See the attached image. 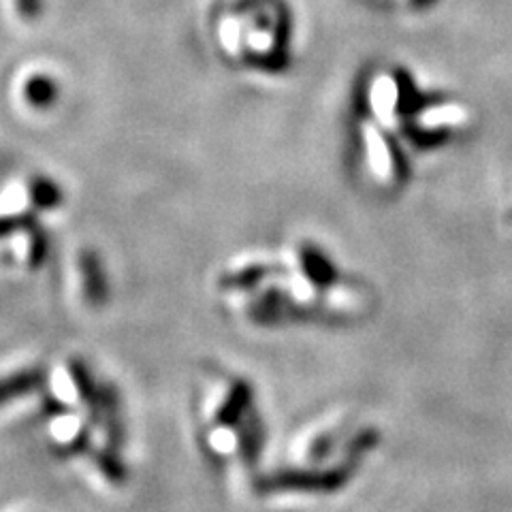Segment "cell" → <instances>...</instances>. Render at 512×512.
<instances>
[{"instance_id":"cell-10","label":"cell","mask_w":512,"mask_h":512,"mask_svg":"<svg viewBox=\"0 0 512 512\" xmlns=\"http://www.w3.org/2000/svg\"><path fill=\"white\" fill-rule=\"evenodd\" d=\"M18 3L26 18H32V15L39 13V0H18Z\"/></svg>"},{"instance_id":"cell-5","label":"cell","mask_w":512,"mask_h":512,"mask_svg":"<svg viewBox=\"0 0 512 512\" xmlns=\"http://www.w3.org/2000/svg\"><path fill=\"white\" fill-rule=\"evenodd\" d=\"M77 269H79V280H82V293L86 301L90 306H101L109 295L105 267L101 259L90 250H82L77 259Z\"/></svg>"},{"instance_id":"cell-4","label":"cell","mask_w":512,"mask_h":512,"mask_svg":"<svg viewBox=\"0 0 512 512\" xmlns=\"http://www.w3.org/2000/svg\"><path fill=\"white\" fill-rule=\"evenodd\" d=\"M252 412V387L246 380H233L214 402L210 427H235Z\"/></svg>"},{"instance_id":"cell-9","label":"cell","mask_w":512,"mask_h":512,"mask_svg":"<svg viewBox=\"0 0 512 512\" xmlns=\"http://www.w3.org/2000/svg\"><path fill=\"white\" fill-rule=\"evenodd\" d=\"M28 99L32 105H47L54 99V84L47 82V79H35L28 86Z\"/></svg>"},{"instance_id":"cell-6","label":"cell","mask_w":512,"mask_h":512,"mask_svg":"<svg viewBox=\"0 0 512 512\" xmlns=\"http://www.w3.org/2000/svg\"><path fill=\"white\" fill-rule=\"evenodd\" d=\"M395 79H397V114L399 116L412 118L416 114H421L423 109L440 105L442 96L434 92H421L406 71H397Z\"/></svg>"},{"instance_id":"cell-1","label":"cell","mask_w":512,"mask_h":512,"mask_svg":"<svg viewBox=\"0 0 512 512\" xmlns=\"http://www.w3.org/2000/svg\"><path fill=\"white\" fill-rule=\"evenodd\" d=\"M50 391L54 406L86 412L94 404L99 387H94L88 367L82 361L67 359L50 374Z\"/></svg>"},{"instance_id":"cell-8","label":"cell","mask_w":512,"mask_h":512,"mask_svg":"<svg viewBox=\"0 0 512 512\" xmlns=\"http://www.w3.org/2000/svg\"><path fill=\"white\" fill-rule=\"evenodd\" d=\"M26 190H28V201L32 203L35 210H54V207H58V203L62 201L58 186L47 180L30 182Z\"/></svg>"},{"instance_id":"cell-2","label":"cell","mask_w":512,"mask_h":512,"mask_svg":"<svg viewBox=\"0 0 512 512\" xmlns=\"http://www.w3.org/2000/svg\"><path fill=\"white\" fill-rule=\"evenodd\" d=\"M293 274L312 284L318 293H333L340 284V271L329 256L312 244H301L293 252Z\"/></svg>"},{"instance_id":"cell-7","label":"cell","mask_w":512,"mask_h":512,"mask_svg":"<svg viewBox=\"0 0 512 512\" xmlns=\"http://www.w3.org/2000/svg\"><path fill=\"white\" fill-rule=\"evenodd\" d=\"M43 370L39 367H26V370L13 372L5 378H0V406H5L13 399H20L30 391L39 389L43 384Z\"/></svg>"},{"instance_id":"cell-3","label":"cell","mask_w":512,"mask_h":512,"mask_svg":"<svg viewBox=\"0 0 512 512\" xmlns=\"http://www.w3.org/2000/svg\"><path fill=\"white\" fill-rule=\"evenodd\" d=\"M50 436L64 453H77L90 446V421L86 412L60 408L50 416Z\"/></svg>"}]
</instances>
